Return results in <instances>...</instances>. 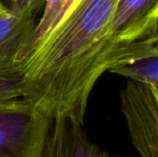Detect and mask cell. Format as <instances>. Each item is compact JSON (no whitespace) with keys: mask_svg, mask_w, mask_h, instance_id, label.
Here are the masks:
<instances>
[{"mask_svg":"<svg viewBox=\"0 0 158 157\" xmlns=\"http://www.w3.org/2000/svg\"><path fill=\"white\" fill-rule=\"evenodd\" d=\"M119 0H74L22 66L23 98L51 118L84 124L90 93L108 71L106 37Z\"/></svg>","mask_w":158,"mask_h":157,"instance_id":"cell-1","label":"cell"},{"mask_svg":"<svg viewBox=\"0 0 158 157\" xmlns=\"http://www.w3.org/2000/svg\"><path fill=\"white\" fill-rule=\"evenodd\" d=\"M51 123L25 98L0 105V157H41Z\"/></svg>","mask_w":158,"mask_h":157,"instance_id":"cell-2","label":"cell"},{"mask_svg":"<svg viewBox=\"0 0 158 157\" xmlns=\"http://www.w3.org/2000/svg\"><path fill=\"white\" fill-rule=\"evenodd\" d=\"M121 110L131 143L141 157H158V109L150 85L129 80Z\"/></svg>","mask_w":158,"mask_h":157,"instance_id":"cell-3","label":"cell"},{"mask_svg":"<svg viewBox=\"0 0 158 157\" xmlns=\"http://www.w3.org/2000/svg\"><path fill=\"white\" fill-rule=\"evenodd\" d=\"M108 71L158 88V23L142 38L113 52Z\"/></svg>","mask_w":158,"mask_h":157,"instance_id":"cell-4","label":"cell"},{"mask_svg":"<svg viewBox=\"0 0 158 157\" xmlns=\"http://www.w3.org/2000/svg\"><path fill=\"white\" fill-rule=\"evenodd\" d=\"M157 1L158 0L118 1L106 37L108 69L113 52L142 38L158 23L155 19Z\"/></svg>","mask_w":158,"mask_h":157,"instance_id":"cell-5","label":"cell"},{"mask_svg":"<svg viewBox=\"0 0 158 157\" xmlns=\"http://www.w3.org/2000/svg\"><path fill=\"white\" fill-rule=\"evenodd\" d=\"M37 14L24 9L6 8L0 15V66L21 67L27 57Z\"/></svg>","mask_w":158,"mask_h":157,"instance_id":"cell-6","label":"cell"},{"mask_svg":"<svg viewBox=\"0 0 158 157\" xmlns=\"http://www.w3.org/2000/svg\"><path fill=\"white\" fill-rule=\"evenodd\" d=\"M41 157H112L89 141L83 123L70 116L52 119Z\"/></svg>","mask_w":158,"mask_h":157,"instance_id":"cell-7","label":"cell"},{"mask_svg":"<svg viewBox=\"0 0 158 157\" xmlns=\"http://www.w3.org/2000/svg\"><path fill=\"white\" fill-rule=\"evenodd\" d=\"M74 0H45L43 9H42L43 13L35 24V28L26 59L41 45L42 42L46 39V37L60 23V21L67 14Z\"/></svg>","mask_w":158,"mask_h":157,"instance_id":"cell-8","label":"cell"},{"mask_svg":"<svg viewBox=\"0 0 158 157\" xmlns=\"http://www.w3.org/2000/svg\"><path fill=\"white\" fill-rule=\"evenodd\" d=\"M19 98H23L22 68L0 66V105Z\"/></svg>","mask_w":158,"mask_h":157,"instance_id":"cell-9","label":"cell"},{"mask_svg":"<svg viewBox=\"0 0 158 157\" xmlns=\"http://www.w3.org/2000/svg\"><path fill=\"white\" fill-rule=\"evenodd\" d=\"M0 2L6 8L24 9L38 14L43 9L45 0H0Z\"/></svg>","mask_w":158,"mask_h":157,"instance_id":"cell-10","label":"cell"},{"mask_svg":"<svg viewBox=\"0 0 158 157\" xmlns=\"http://www.w3.org/2000/svg\"><path fill=\"white\" fill-rule=\"evenodd\" d=\"M151 89H152V93H153V96H154V99H155V102H156V105H157V109H158V88L156 87H153L151 86Z\"/></svg>","mask_w":158,"mask_h":157,"instance_id":"cell-11","label":"cell"},{"mask_svg":"<svg viewBox=\"0 0 158 157\" xmlns=\"http://www.w3.org/2000/svg\"><path fill=\"white\" fill-rule=\"evenodd\" d=\"M6 6H4L2 2H0V15L3 14V13L6 12Z\"/></svg>","mask_w":158,"mask_h":157,"instance_id":"cell-12","label":"cell"},{"mask_svg":"<svg viewBox=\"0 0 158 157\" xmlns=\"http://www.w3.org/2000/svg\"><path fill=\"white\" fill-rule=\"evenodd\" d=\"M155 19L158 21V1L156 3V6H155Z\"/></svg>","mask_w":158,"mask_h":157,"instance_id":"cell-13","label":"cell"}]
</instances>
